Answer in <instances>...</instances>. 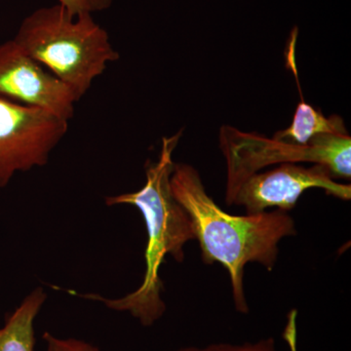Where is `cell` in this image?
Masks as SVG:
<instances>
[{
  "label": "cell",
  "mask_w": 351,
  "mask_h": 351,
  "mask_svg": "<svg viewBox=\"0 0 351 351\" xmlns=\"http://www.w3.org/2000/svg\"><path fill=\"white\" fill-rule=\"evenodd\" d=\"M170 186L191 218L203 262L221 263L228 270L235 308L248 313L245 267L257 263L271 271L278 260L281 240L297 234L294 219L281 210L243 216L226 213L208 195L199 172L189 164H174Z\"/></svg>",
  "instance_id": "1"
},
{
  "label": "cell",
  "mask_w": 351,
  "mask_h": 351,
  "mask_svg": "<svg viewBox=\"0 0 351 351\" xmlns=\"http://www.w3.org/2000/svg\"><path fill=\"white\" fill-rule=\"evenodd\" d=\"M182 136L181 130L162 138L158 159L145 165V182L142 189L105 198L107 206L131 205L137 208L144 218L147 241L142 284L133 292L115 299L69 291L71 294L84 299L103 302L112 311H127L145 327L152 326L166 311L163 283L159 274L166 256L170 255L178 263L184 262V246L191 240H195L188 212L176 199L170 186L175 164L173 154Z\"/></svg>",
  "instance_id": "2"
},
{
  "label": "cell",
  "mask_w": 351,
  "mask_h": 351,
  "mask_svg": "<svg viewBox=\"0 0 351 351\" xmlns=\"http://www.w3.org/2000/svg\"><path fill=\"white\" fill-rule=\"evenodd\" d=\"M13 39L64 82L78 101L108 64L120 58L93 15H73L60 3L27 15Z\"/></svg>",
  "instance_id": "3"
},
{
  "label": "cell",
  "mask_w": 351,
  "mask_h": 351,
  "mask_svg": "<svg viewBox=\"0 0 351 351\" xmlns=\"http://www.w3.org/2000/svg\"><path fill=\"white\" fill-rule=\"evenodd\" d=\"M219 147L226 161V189L274 164H322L334 178H351L350 134L316 136L306 145H300L223 125L219 130Z\"/></svg>",
  "instance_id": "4"
},
{
  "label": "cell",
  "mask_w": 351,
  "mask_h": 351,
  "mask_svg": "<svg viewBox=\"0 0 351 351\" xmlns=\"http://www.w3.org/2000/svg\"><path fill=\"white\" fill-rule=\"evenodd\" d=\"M68 130L69 121L52 113L0 97V188L17 173L47 165Z\"/></svg>",
  "instance_id": "5"
},
{
  "label": "cell",
  "mask_w": 351,
  "mask_h": 351,
  "mask_svg": "<svg viewBox=\"0 0 351 351\" xmlns=\"http://www.w3.org/2000/svg\"><path fill=\"white\" fill-rule=\"evenodd\" d=\"M309 189H321L327 195L350 200V184L335 181L331 171L322 164L304 167L299 163H283L274 169L254 173L226 189V204L243 207L246 214H258L269 208L289 212Z\"/></svg>",
  "instance_id": "6"
},
{
  "label": "cell",
  "mask_w": 351,
  "mask_h": 351,
  "mask_svg": "<svg viewBox=\"0 0 351 351\" xmlns=\"http://www.w3.org/2000/svg\"><path fill=\"white\" fill-rule=\"evenodd\" d=\"M0 97L45 110L69 122L75 117L78 103L64 82L14 39L0 44Z\"/></svg>",
  "instance_id": "7"
},
{
  "label": "cell",
  "mask_w": 351,
  "mask_h": 351,
  "mask_svg": "<svg viewBox=\"0 0 351 351\" xmlns=\"http://www.w3.org/2000/svg\"><path fill=\"white\" fill-rule=\"evenodd\" d=\"M47 300L43 288L32 290L0 328V351H34V320Z\"/></svg>",
  "instance_id": "8"
},
{
  "label": "cell",
  "mask_w": 351,
  "mask_h": 351,
  "mask_svg": "<svg viewBox=\"0 0 351 351\" xmlns=\"http://www.w3.org/2000/svg\"><path fill=\"white\" fill-rule=\"evenodd\" d=\"M348 134V128L341 117H325L321 110H316L313 106L302 101L295 108L291 125L285 130L277 132L274 138L290 141L295 144L306 145L316 136Z\"/></svg>",
  "instance_id": "9"
},
{
  "label": "cell",
  "mask_w": 351,
  "mask_h": 351,
  "mask_svg": "<svg viewBox=\"0 0 351 351\" xmlns=\"http://www.w3.org/2000/svg\"><path fill=\"white\" fill-rule=\"evenodd\" d=\"M295 318L297 311H292L289 314L288 325L284 332V338L288 341L290 351H298L297 332H295ZM175 351H277L276 341L274 338L261 339L257 343H245L243 345H230V343H214L205 348L186 346Z\"/></svg>",
  "instance_id": "10"
},
{
  "label": "cell",
  "mask_w": 351,
  "mask_h": 351,
  "mask_svg": "<svg viewBox=\"0 0 351 351\" xmlns=\"http://www.w3.org/2000/svg\"><path fill=\"white\" fill-rule=\"evenodd\" d=\"M47 350L46 351H100L96 346L77 339H60L49 332L43 335Z\"/></svg>",
  "instance_id": "11"
},
{
  "label": "cell",
  "mask_w": 351,
  "mask_h": 351,
  "mask_svg": "<svg viewBox=\"0 0 351 351\" xmlns=\"http://www.w3.org/2000/svg\"><path fill=\"white\" fill-rule=\"evenodd\" d=\"M113 0H59L58 3L73 14H91L107 10L112 5Z\"/></svg>",
  "instance_id": "12"
}]
</instances>
